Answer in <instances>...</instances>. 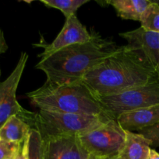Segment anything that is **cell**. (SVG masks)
<instances>
[{"label":"cell","instance_id":"1","mask_svg":"<svg viewBox=\"0 0 159 159\" xmlns=\"http://www.w3.org/2000/svg\"><path fill=\"white\" fill-rule=\"evenodd\" d=\"M159 79L157 70L139 51L127 45L90 70L81 82L97 98L113 96Z\"/></svg>","mask_w":159,"mask_h":159},{"label":"cell","instance_id":"2","mask_svg":"<svg viewBox=\"0 0 159 159\" xmlns=\"http://www.w3.org/2000/svg\"><path fill=\"white\" fill-rule=\"evenodd\" d=\"M115 42L91 33L89 41L76 43L41 58L36 69L46 75L47 85L80 82L84 76L118 50Z\"/></svg>","mask_w":159,"mask_h":159},{"label":"cell","instance_id":"3","mask_svg":"<svg viewBox=\"0 0 159 159\" xmlns=\"http://www.w3.org/2000/svg\"><path fill=\"white\" fill-rule=\"evenodd\" d=\"M26 96L31 103L39 110L112 118L98 98L81 81L61 85L44 84L37 89L28 93Z\"/></svg>","mask_w":159,"mask_h":159},{"label":"cell","instance_id":"4","mask_svg":"<svg viewBox=\"0 0 159 159\" xmlns=\"http://www.w3.org/2000/svg\"><path fill=\"white\" fill-rule=\"evenodd\" d=\"M110 120L112 118L103 116L39 110L36 113L35 129L38 130L42 138L66 135L80 136Z\"/></svg>","mask_w":159,"mask_h":159},{"label":"cell","instance_id":"5","mask_svg":"<svg viewBox=\"0 0 159 159\" xmlns=\"http://www.w3.org/2000/svg\"><path fill=\"white\" fill-rule=\"evenodd\" d=\"M98 99L108 114L115 120L122 113L159 106V79L118 94Z\"/></svg>","mask_w":159,"mask_h":159},{"label":"cell","instance_id":"6","mask_svg":"<svg viewBox=\"0 0 159 159\" xmlns=\"http://www.w3.org/2000/svg\"><path fill=\"white\" fill-rule=\"evenodd\" d=\"M81 143L90 155L98 158L118 156L126 139L123 130L115 119H112L99 127L80 135Z\"/></svg>","mask_w":159,"mask_h":159},{"label":"cell","instance_id":"7","mask_svg":"<svg viewBox=\"0 0 159 159\" xmlns=\"http://www.w3.org/2000/svg\"><path fill=\"white\" fill-rule=\"evenodd\" d=\"M90 38L91 34L75 15L65 19L63 27L51 43H40L33 45L44 48L43 52L38 55V57L43 58L66 47L89 41Z\"/></svg>","mask_w":159,"mask_h":159},{"label":"cell","instance_id":"8","mask_svg":"<svg viewBox=\"0 0 159 159\" xmlns=\"http://www.w3.org/2000/svg\"><path fill=\"white\" fill-rule=\"evenodd\" d=\"M42 140L44 159H88L90 156L77 135L46 137Z\"/></svg>","mask_w":159,"mask_h":159},{"label":"cell","instance_id":"9","mask_svg":"<svg viewBox=\"0 0 159 159\" xmlns=\"http://www.w3.org/2000/svg\"><path fill=\"white\" fill-rule=\"evenodd\" d=\"M127 41L129 48L139 51L159 74V34L142 27L119 34Z\"/></svg>","mask_w":159,"mask_h":159},{"label":"cell","instance_id":"10","mask_svg":"<svg viewBox=\"0 0 159 159\" xmlns=\"http://www.w3.org/2000/svg\"><path fill=\"white\" fill-rule=\"evenodd\" d=\"M116 120L123 130L138 132L159 122V106L122 113Z\"/></svg>","mask_w":159,"mask_h":159},{"label":"cell","instance_id":"11","mask_svg":"<svg viewBox=\"0 0 159 159\" xmlns=\"http://www.w3.org/2000/svg\"><path fill=\"white\" fill-rule=\"evenodd\" d=\"M17 89H13L0 104V127L5 124L9 117L12 116H18L20 119L35 129L36 113L28 111L22 107L17 99Z\"/></svg>","mask_w":159,"mask_h":159},{"label":"cell","instance_id":"12","mask_svg":"<svg viewBox=\"0 0 159 159\" xmlns=\"http://www.w3.org/2000/svg\"><path fill=\"white\" fill-rule=\"evenodd\" d=\"M150 150V141L143 135L126 130V139L120 156L124 159H147Z\"/></svg>","mask_w":159,"mask_h":159},{"label":"cell","instance_id":"13","mask_svg":"<svg viewBox=\"0 0 159 159\" xmlns=\"http://www.w3.org/2000/svg\"><path fill=\"white\" fill-rule=\"evenodd\" d=\"M31 129L18 116H12L0 127V140L20 144L26 139Z\"/></svg>","mask_w":159,"mask_h":159},{"label":"cell","instance_id":"14","mask_svg":"<svg viewBox=\"0 0 159 159\" xmlns=\"http://www.w3.org/2000/svg\"><path fill=\"white\" fill-rule=\"evenodd\" d=\"M106 2L115 9L120 18L140 21L142 15L151 4V0H111Z\"/></svg>","mask_w":159,"mask_h":159},{"label":"cell","instance_id":"15","mask_svg":"<svg viewBox=\"0 0 159 159\" xmlns=\"http://www.w3.org/2000/svg\"><path fill=\"white\" fill-rule=\"evenodd\" d=\"M27 60L28 54L25 52H22L12 73L4 82H0V104L12 90L17 89Z\"/></svg>","mask_w":159,"mask_h":159},{"label":"cell","instance_id":"16","mask_svg":"<svg viewBox=\"0 0 159 159\" xmlns=\"http://www.w3.org/2000/svg\"><path fill=\"white\" fill-rule=\"evenodd\" d=\"M88 2L89 0H41L47 7L60 10L65 19L76 15L77 9Z\"/></svg>","mask_w":159,"mask_h":159},{"label":"cell","instance_id":"17","mask_svg":"<svg viewBox=\"0 0 159 159\" xmlns=\"http://www.w3.org/2000/svg\"><path fill=\"white\" fill-rule=\"evenodd\" d=\"M140 27L147 31L159 34V3L151 1L140 19Z\"/></svg>","mask_w":159,"mask_h":159},{"label":"cell","instance_id":"18","mask_svg":"<svg viewBox=\"0 0 159 159\" xmlns=\"http://www.w3.org/2000/svg\"><path fill=\"white\" fill-rule=\"evenodd\" d=\"M27 159H44L43 140L36 129H31L26 140Z\"/></svg>","mask_w":159,"mask_h":159},{"label":"cell","instance_id":"19","mask_svg":"<svg viewBox=\"0 0 159 159\" xmlns=\"http://www.w3.org/2000/svg\"><path fill=\"white\" fill-rule=\"evenodd\" d=\"M137 133L143 135L146 139L150 141L151 148L159 147V122L154 125L142 129Z\"/></svg>","mask_w":159,"mask_h":159},{"label":"cell","instance_id":"20","mask_svg":"<svg viewBox=\"0 0 159 159\" xmlns=\"http://www.w3.org/2000/svg\"><path fill=\"white\" fill-rule=\"evenodd\" d=\"M20 145V144H14L0 140V159L15 158Z\"/></svg>","mask_w":159,"mask_h":159},{"label":"cell","instance_id":"21","mask_svg":"<svg viewBox=\"0 0 159 159\" xmlns=\"http://www.w3.org/2000/svg\"><path fill=\"white\" fill-rule=\"evenodd\" d=\"M26 140L27 138L23 142H22L20 145L18 152L16 155L14 159H27V152H26Z\"/></svg>","mask_w":159,"mask_h":159},{"label":"cell","instance_id":"22","mask_svg":"<svg viewBox=\"0 0 159 159\" xmlns=\"http://www.w3.org/2000/svg\"><path fill=\"white\" fill-rule=\"evenodd\" d=\"M7 48L8 47L6 43V40H5L2 31L0 30V54L4 53L7 50Z\"/></svg>","mask_w":159,"mask_h":159},{"label":"cell","instance_id":"23","mask_svg":"<svg viewBox=\"0 0 159 159\" xmlns=\"http://www.w3.org/2000/svg\"><path fill=\"white\" fill-rule=\"evenodd\" d=\"M147 159H159V153L154 149L151 148Z\"/></svg>","mask_w":159,"mask_h":159},{"label":"cell","instance_id":"24","mask_svg":"<svg viewBox=\"0 0 159 159\" xmlns=\"http://www.w3.org/2000/svg\"><path fill=\"white\" fill-rule=\"evenodd\" d=\"M98 159H124L122 156L118 155V156L112 157V158H98Z\"/></svg>","mask_w":159,"mask_h":159},{"label":"cell","instance_id":"25","mask_svg":"<svg viewBox=\"0 0 159 159\" xmlns=\"http://www.w3.org/2000/svg\"><path fill=\"white\" fill-rule=\"evenodd\" d=\"M88 159H98V158H96V157H94V156H93V155H90V157H89V158Z\"/></svg>","mask_w":159,"mask_h":159},{"label":"cell","instance_id":"26","mask_svg":"<svg viewBox=\"0 0 159 159\" xmlns=\"http://www.w3.org/2000/svg\"><path fill=\"white\" fill-rule=\"evenodd\" d=\"M0 75H1V71H0Z\"/></svg>","mask_w":159,"mask_h":159},{"label":"cell","instance_id":"27","mask_svg":"<svg viewBox=\"0 0 159 159\" xmlns=\"http://www.w3.org/2000/svg\"><path fill=\"white\" fill-rule=\"evenodd\" d=\"M157 2H158V3H159V0H158V1H157Z\"/></svg>","mask_w":159,"mask_h":159}]
</instances>
